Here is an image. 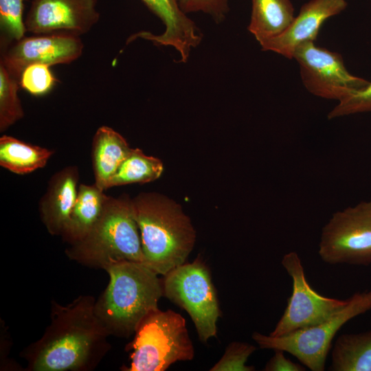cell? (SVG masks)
<instances>
[{
	"label": "cell",
	"mask_w": 371,
	"mask_h": 371,
	"mask_svg": "<svg viewBox=\"0 0 371 371\" xmlns=\"http://www.w3.org/2000/svg\"><path fill=\"white\" fill-rule=\"evenodd\" d=\"M95 300L80 295L71 303L51 302L43 336L22 351L29 371H88L108 352L109 333L96 315Z\"/></svg>",
	"instance_id": "cell-1"
},
{
	"label": "cell",
	"mask_w": 371,
	"mask_h": 371,
	"mask_svg": "<svg viewBox=\"0 0 371 371\" xmlns=\"http://www.w3.org/2000/svg\"><path fill=\"white\" fill-rule=\"evenodd\" d=\"M131 203L144 263L163 276L185 263L194 246L196 231L181 205L157 192H142Z\"/></svg>",
	"instance_id": "cell-2"
},
{
	"label": "cell",
	"mask_w": 371,
	"mask_h": 371,
	"mask_svg": "<svg viewBox=\"0 0 371 371\" xmlns=\"http://www.w3.org/2000/svg\"><path fill=\"white\" fill-rule=\"evenodd\" d=\"M104 270L109 282L95 300L96 315L110 335L128 337L148 313L159 308L162 280L143 262L122 261Z\"/></svg>",
	"instance_id": "cell-3"
},
{
	"label": "cell",
	"mask_w": 371,
	"mask_h": 371,
	"mask_svg": "<svg viewBox=\"0 0 371 371\" xmlns=\"http://www.w3.org/2000/svg\"><path fill=\"white\" fill-rule=\"evenodd\" d=\"M67 257L81 265L105 269L122 262L144 263L139 229L131 199L109 196L102 215L82 240L69 245Z\"/></svg>",
	"instance_id": "cell-4"
},
{
	"label": "cell",
	"mask_w": 371,
	"mask_h": 371,
	"mask_svg": "<svg viewBox=\"0 0 371 371\" xmlns=\"http://www.w3.org/2000/svg\"><path fill=\"white\" fill-rule=\"evenodd\" d=\"M126 346L130 366L126 371H164L177 361H190L194 350L186 319L179 313L159 308L139 323Z\"/></svg>",
	"instance_id": "cell-5"
},
{
	"label": "cell",
	"mask_w": 371,
	"mask_h": 371,
	"mask_svg": "<svg viewBox=\"0 0 371 371\" xmlns=\"http://www.w3.org/2000/svg\"><path fill=\"white\" fill-rule=\"evenodd\" d=\"M348 299L344 307L318 324L280 337L254 332L252 339L261 348L282 350L311 370L323 371L337 333L348 321L371 310V289Z\"/></svg>",
	"instance_id": "cell-6"
},
{
	"label": "cell",
	"mask_w": 371,
	"mask_h": 371,
	"mask_svg": "<svg viewBox=\"0 0 371 371\" xmlns=\"http://www.w3.org/2000/svg\"><path fill=\"white\" fill-rule=\"evenodd\" d=\"M164 276V296L188 313L200 341L207 342L216 337L221 313L210 270L203 260L198 257Z\"/></svg>",
	"instance_id": "cell-7"
},
{
	"label": "cell",
	"mask_w": 371,
	"mask_h": 371,
	"mask_svg": "<svg viewBox=\"0 0 371 371\" xmlns=\"http://www.w3.org/2000/svg\"><path fill=\"white\" fill-rule=\"evenodd\" d=\"M318 254L330 265H371V201L332 215L322 228Z\"/></svg>",
	"instance_id": "cell-8"
},
{
	"label": "cell",
	"mask_w": 371,
	"mask_h": 371,
	"mask_svg": "<svg viewBox=\"0 0 371 371\" xmlns=\"http://www.w3.org/2000/svg\"><path fill=\"white\" fill-rule=\"evenodd\" d=\"M300 67L302 84L311 94L338 102L369 82L351 74L345 67L341 54L304 43L293 56Z\"/></svg>",
	"instance_id": "cell-9"
},
{
	"label": "cell",
	"mask_w": 371,
	"mask_h": 371,
	"mask_svg": "<svg viewBox=\"0 0 371 371\" xmlns=\"http://www.w3.org/2000/svg\"><path fill=\"white\" fill-rule=\"evenodd\" d=\"M282 265L292 280L293 291L282 317L269 335L280 337L318 324L348 303V299L326 297L315 291L306 278L296 252L286 254Z\"/></svg>",
	"instance_id": "cell-10"
},
{
	"label": "cell",
	"mask_w": 371,
	"mask_h": 371,
	"mask_svg": "<svg viewBox=\"0 0 371 371\" xmlns=\"http://www.w3.org/2000/svg\"><path fill=\"white\" fill-rule=\"evenodd\" d=\"M83 48L80 36L69 33L35 34L4 47L0 63L19 80L29 65L41 63L51 67L69 64L80 58Z\"/></svg>",
	"instance_id": "cell-11"
},
{
	"label": "cell",
	"mask_w": 371,
	"mask_h": 371,
	"mask_svg": "<svg viewBox=\"0 0 371 371\" xmlns=\"http://www.w3.org/2000/svg\"><path fill=\"white\" fill-rule=\"evenodd\" d=\"M97 4L98 0H32L25 19L27 32L80 36L98 21Z\"/></svg>",
	"instance_id": "cell-12"
},
{
	"label": "cell",
	"mask_w": 371,
	"mask_h": 371,
	"mask_svg": "<svg viewBox=\"0 0 371 371\" xmlns=\"http://www.w3.org/2000/svg\"><path fill=\"white\" fill-rule=\"evenodd\" d=\"M347 6L346 0H310L306 2L282 33L260 43L262 50L293 59L298 46L304 43L315 42L324 23L340 14Z\"/></svg>",
	"instance_id": "cell-13"
},
{
	"label": "cell",
	"mask_w": 371,
	"mask_h": 371,
	"mask_svg": "<svg viewBox=\"0 0 371 371\" xmlns=\"http://www.w3.org/2000/svg\"><path fill=\"white\" fill-rule=\"evenodd\" d=\"M78 170L67 166L49 179L47 190L41 199V218L47 232L53 236L63 234L76 203L78 188Z\"/></svg>",
	"instance_id": "cell-14"
},
{
	"label": "cell",
	"mask_w": 371,
	"mask_h": 371,
	"mask_svg": "<svg viewBox=\"0 0 371 371\" xmlns=\"http://www.w3.org/2000/svg\"><path fill=\"white\" fill-rule=\"evenodd\" d=\"M91 147L94 183L104 191L131 148L119 133L106 126L98 128Z\"/></svg>",
	"instance_id": "cell-15"
},
{
	"label": "cell",
	"mask_w": 371,
	"mask_h": 371,
	"mask_svg": "<svg viewBox=\"0 0 371 371\" xmlns=\"http://www.w3.org/2000/svg\"><path fill=\"white\" fill-rule=\"evenodd\" d=\"M109 196L95 183L80 184L67 227L62 235L69 245L82 240L103 214Z\"/></svg>",
	"instance_id": "cell-16"
},
{
	"label": "cell",
	"mask_w": 371,
	"mask_h": 371,
	"mask_svg": "<svg viewBox=\"0 0 371 371\" xmlns=\"http://www.w3.org/2000/svg\"><path fill=\"white\" fill-rule=\"evenodd\" d=\"M294 17L291 0H251L248 30L261 43L282 33Z\"/></svg>",
	"instance_id": "cell-17"
},
{
	"label": "cell",
	"mask_w": 371,
	"mask_h": 371,
	"mask_svg": "<svg viewBox=\"0 0 371 371\" xmlns=\"http://www.w3.org/2000/svg\"><path fill=\"white\" fill-rule=\"evenodd\" d=\"M332 371H371V330L339 335L331 352Z\"/></svg>",
	"instance_id": "cell-18"
},
{
	"label": "cell",
	"mask_w": 371,
	"mask_h": 371,
	"mask_svg": "<svg viewBox=\"0 0 371 371\" xmlns=\"http://www.w3.org/2000/svg\"><path fill=\"white\" fill-rule=\"evenodd\" d=\"M53 154V150L11 136L0 138V165L15 174H28L43 168Z\"/></svg>",
	"instance_id": "cell-19"
},
{
	"label": "cell",
	"mask_w": 371,
	"mask_h": 371,
	"mask_svg": "<svg viewBox=\"0 0 371 371\" xmlns=\"http://www.w3.org/2000/svg\"><path fill=\"white\" fill-rule=\"evenodd\" d=\"M164 171L160 159L145 155L139 148H131L126 159L110 179L108 188L129 183H144L159 178Z\"/></svg>",
	"instance_id": "cell-20"
},
{
	"label": "cell",
	"mask_w": 371,
	"mask_h": 371,
	"mask_svg": "<svg viewBox=\"0 0 371 371\" xmlns=\"http://www.w3.org/2000/svg\"><path fill=\"white\" fill-rule=\"evenodd\" d=\"M19 80L0 63V131L21 120L24 111L18 95Z\"/></svg>",
	"instance_id": "cell-21"
},
{
	"label": "cell",
	"mask_w": 371,
	"mask_h": 371,
	"mask_svg": "<svg viewBox=\"0 0 371 371\" xmlns=\"http://www.w3.org/2000/svg\"><path fill=\"white\" fill-rule=\"evenodd\" d=\"M24 0H0V26L5 38L16 41L27 32L23 19Z\"/></svg>",
	"instance_id": "cell-22"
},
{
	"label": "cell",
	"mask_w": 371,
	"mask_h": 371,
	"mask_svg": "<svg viewBox=\"0 0 371 371\" xmlns=\"http://www.w3.org/2000/svg\"><path fill=\"white\" fill-rule=\"evenodd\" d=\"M49 67L41 63L29 65L21 74L20 87L33 95L46 94L57 80Z\"/></svg>",
	"instance_id": "cell-23"
},
{
	"label": "cell",
	"mask_w": 371,
	"mask_h": 371,
	"mask_svg": "<svg viewBox=\"0 0 371 371\" xmlns=\"http://www.w3.org/2000/svg\"><path fill=\"white\" fill-rule=\"evenodd\" d=\"M257 348L249 343L232 341L226 348L223 357L210 369V371H254V366L246 363Z\"/></svg>",
	"instance_id": "cell-24"
},
{
	"label": "cell",
	"mask_w": 371,
	"mask_h": 371,
	"mask_svg": "<svg viewBox=\"0 0 371 371\" xmlns=\"http://www.w3.org/2000/svg\"><path fill=\"white\" fill-rule=\"evenodd\" d=\"M371 111V82L341 100L328 113L329 120L359 113Z\"/></svg>",
	"instance_id": "cell-25"
},
{
	"label": "cell",
	"mask_w": 371,
	"mask_h": 371,
	"mask_svg": "<svg viewBox=\"0 0 371 371\" xmlns=\"http://www.w3.org/2000/svg\"><path fill=\"white\" fill-rule=\"evenodd\" d=\"M182 11L188 14L203 12L210 15L216 23L223 21L227 14L230 0H178Z\"/></svg>",
	"instance_id": "cell-26"
},
{
	"label": "cell",
	"mask_w": 371,
	"mask_h": 371,
	"mask_svg": "<svg viewBox=\"0 0 371 371\" xmlns=\"http://www.w3.org/2000/svg\"><path fill=\"white\" fill-rule=\"evenodd\" d=\"M274 355L266 363L265 371H304L306 367L303 364L295 363L286 357L284 351L276 349Z\"/></svg>",
	"instance_id": "cell-27"
},
{
	"label": "cell",
	"mask_w": 371,
	"mask_h": 371,
	"mask_svg": "<svg viewBox=\"0 0 371 371\" xmlns=\"http://www.w3.org/2000/svg\"><path fill=\"white\" fill-rule=\"evenodd\" d=\"M371 1V0H370Z\"/></svg>",
	"instance_id": "cell-28"
}]
</instances>
